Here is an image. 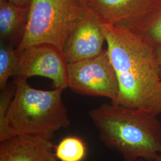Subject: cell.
<instances>
[{"label":"cell","mask_w":161,"mask_h":161,"mask_svg":"<svg viewBox=\"0 0 161 161\" xmlns=\"http://www.w3.org/2000/svg\"><path fill=\"white\" fill-rule=\"evenodd\" d=\"M119 92L112 103L161 115V77L155 49L127 28L103 23Z\"/></svg>","instance_id":"1"},{"label":"cell","mask_w":161,"mask_h":161,"mask_svg":"<svg viewBox=\"0 0 161 161\" xmlns=\"http://www.w3.org/2000/svg\"><path fill=\"white\" fill-rule=\"evenodd\" d=\"M88 115L100 140L125 161H153L161 153V121L143 110L103 103Z\"/></svg>","instance_id":"2"},{"label":"cell","mask_w":161,"mask_h":161,"mask_svg":"<svg viewBox=\"0 0 161 161\" xmlns=\"http://www.w3.org/2000/svg\"><path fill=\"white\" fill-rule=\"evenodd\" d=\"M16 90L7 116L12 136L27 134L52 140L54 133L70 124L68 110L62 100L64 89L41 90L27 80H14Z\"/></svg>","instance_id":"3"},{"label":"cell","mask_w":161,"mask_h":161,"mask_svg":"<svg viewBox=\"0 0 161 161\" xmlns=\"http://www.w3.org/2000/svg\"><path fill=\"white\" fill-rule=\"evenodd\" d=\"M88 8L80 0H33L23 40L17 54L38 44H50L63 52L70 33L85 17Z\"/></svg>","instance_id":"4"},{"label":"cell","mask_w":161,"mask_h":161,"mask_svg":"<svg viewBox=\"0 0 161 161\" xmlns=\"http://www.w3.org/2000/svg\"><path fill=\"white\" fill-rule=\"evenodd\" d=\"M68 88L78 94L104 97L114 102L119 86L107 49L95 58L68 64Z\"/></svg>","instance_id":"5"},{"label":"cell","mask_w":161,"mask_h":161,"mask_svg":"<svg viewBox=\"0 0 161 161\" xmlns=\"http://www.w3.org/2000/svg\"><path fill=\"white\" fill-rule=\"evenodd\" d=\"M68 65L63 52L50 44H38L19 54L14 80L39 76L51 80L54 88H68Z\"/></svg>","instance_id":"6"},{"label":"cell","mask_w":161,"mask_h":161,"mask_svg":"<svg viewBox=\"0 0 161 161\" xmlns=\"http://www.w3.org/2000/svg\"><path fill=\"white\" fill-rule=\"evenodd\" d=\"M102 24L97 14L88 8L64 44L63 53L68 64L95 58L103 53L106 37Z\"/></svg>","instance_id":"7"},{"label":"cell","mask_w":161,"mask_h":161,"mask_svg":"<svg viewBox=\"0 0 161 161\" xmlns=\"http://www.w3.org/2000/svg\"><path fill=\"white\" fill-rule=\"evenodd\" d=\"M52 140L15 134L0 141V161H57Z\"/></svg>","instance_id":"8"},{"label":"cell","mask_w":161,"mask_h":161,"mask_svg":"<svg viewBox=\"0 0 161 161\" xmlns=\"http://www.w3.org/2000/svg\"><path fill=\"white\" fill-rule=\"evenodd\" d=\"M154 0H88L86 5L103 23L125 28L140 17Z\"/></svg>","instance_id":"9"},{"label":"cell","mask_w":161,"mask_h":161,"mask_svg":"<svg viewBox=\"0 0 161 161\" xmlns=\"http://www.w3.org/2000/svg\"><path fill=\"white\" fill-rule=\"evenodd\" d=\"M29 7H20L0 0L1 41L17 48L23 40L29 19Z\"/></svg>","instance_id":"10"},{"label":"cell","mask_w":161,"mask_h":161,"mask_svg":"<svg viewBox=\"0 0 161 161\" xmlns=\"http://www.w3.org/2000/svg\"><path fill=\"white\" fill-rule=\"evenodd\" d=\"M154 49L161 47V0H154L144 13L129 26Z\"/></svg>","instance_id":"11"},{"label":"cell","mask_w":161,"mask_h":161,"mask_svg":"<svg viewBox=\"0 0 161 161\" xmlns=\"http://www.w3.org/2000/svg\"><path fill=\"white\" fill-rule=\"evenodd\" d=\"M54 153L60 161H83L86 155V146L81 138L67 136L54 146Z\"/></svg>","instance_id":"12"},{"label":"cell","mask_w":161,"mask_h":161,"mask_svg":"<svg viewBox=\"0 0 161 161\" xmlns=\"http://www.w3.org/2000/svg\"><path fill=\"white\" fill-rule=\"evenodd\" d=\"M19 61L16 48L4 41L0 42V90L7 86L8 80L13 76Z\"/></svg>","instance_id":"13"},{"label":"cell","mask_w":161,"mask_h":161,"mask_svg":"<svg viewBox=\"0 0 161 161\" xmlns=\"http://www.w3.org/2000/svg\"><path fill=\"white\" fill-rule=\"evenodd\" d=\"M16 90L14 82L8 84L0 94V141L12 136L7 125V116Z\"/></svg>","instance_id":"14"},{"label":"cell","mask_w":161,"mask_h":161,"mask_svg":"<svg viewBox=\"0 0 161 161\" xmlns=\"http://www.w3.org/2000/svg\"><path fill=\"white\" fill-rule=\"evenodd\" d=\"M12 4L20 7H29L33 0H6Z\"/></svg>","instance_id":"15"},{"label":"cell","mask_w":161,"mask_h":161,"mask_svg":"<svg viewBox=\"0 0 161 161\" xmlns=\"http://www.w3.org/2000/svg\"><path fill=\"white\" fill-rule=\"evenodd\" d=\"M155 55L156 58H157V61L159 64V70H160V74H161V47L157 48L155 49Z\"/></svg>","instance_id":"16"},{"label":"cell","mask_w":161,"mask_h":161,"mask_svg":"<svg viewBox=\"0 0 161 161\" xmlns=\"http://www.w3.org/2000/svg\"><path fill=\"white\" fill-rule=\"evenodd\" d=\"M153 161H161V153Z\"/></svg>","instance_id":"17"},{"label":"cell","mask_w":161,"mask_h":161,"mask_svg":"<svg viewBox=\"0 0 161 161\" xmlns=\"http://www.w3.org/2000/svg\"><path fill=\"white\" fill-rule=\"evenodd\" d=\"M80 1L82 2V3H84V4H86V3H87V1H88V0H80Z\"/></svg>","instance_id":"18"},{"label":"cell","mask_w":161,"mask_h":161,"mask_svg":"<svg viewBox=\"0 0 161 161\" xmlns=\"http://www.w3.org/2000/svg\"><path fill=\"white\" fill-rule=\"evenodd\" d=\"M146 161L144 160V159H142V158H140V159H137V160H136V161Z\"/></svg>","instance_id":"19"}]
</instances>
